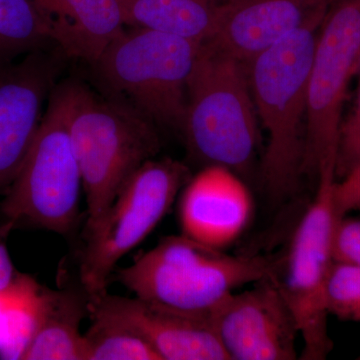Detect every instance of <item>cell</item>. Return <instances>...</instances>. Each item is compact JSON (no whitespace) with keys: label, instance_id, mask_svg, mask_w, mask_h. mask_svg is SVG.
Returning <instances> with one entry per match:
<instances>
[{"label":"cell","instance_id":"2","mask_svg":"<svg viewBox=\"0 0 360 360\" xmlns=\"http://www.w3.org/2000/svg\"><path fill=\"white\" fill-rule=\"evenodd\" d=\"M323 18L309 21L248 63L253 101L267 134L262 179L276 200L295 193L303 175L307 89Z\"/></svg>","mask_w":360,"mask_h":360},{"label":"cell","instance_id":"15","mask_svg":"<svg viewBox=\"0 0 360 360\" xmlns=\"http://www.w3.org/2000/svg\"><path fill=\"white\" fill-rule=\"evenodd\" d=\"M53 44L70 58L96 65L124 32L120 0H32Z\"/></svg>","mask_w":360,"mask_h":360},{"label":"cell","instance_id":"16","mask_svg":"<svg viewBox=\"0 0 360 360\" xmlns=\"http://www.w3.org/2000/svg\"><path fill=\"white\" fill-rule=\"evenodd\" d=\"M227 0H120L127 27L150 28L203 42Z\"/></svg>","mask_w":360,"mask_h":360},{"label":"cell","instance_id":"13","mask_svg":"<svg viewBox=\"0 0 360 360\" xmlns=\"http://www.w3.org/2000/svg\"><path fill=\"white\" fill-rule=\"evenodd\" d=\"M252 212V195L238 174L221 165H206L186 182L179 219L184 236L224 250L240 238Z\"/></svg>","mask_w":360,"mask_h":360},{"label":"cell","instance_id":"6","mask_svg":"<svg viewBox=\"0 0 360 360\" xmlns=\"http://www.w3.org/2000/svg\"><path fill=\"white\" fill-rule=\"evenodd\" d=\"M82 188L65 101L56 84L32 148L0 201V233L35 227L68 234L77 224Z\"/></svg>","mask_w":360,"mask_h":360},{"label":"cell","instance_id":"7","mask_svg":"<svg viewBox=\"0 0 360 360\" xmlns=\"http://www.w3.org/2000/svg\"><path fill=\"white\" fill-rule=\"evenodd\" d=\"M187 179L188 168L184 163L153 158L123 184L108 210L87 229L80 281L89 297L106 292L116 264L158 226Z\"/></svg>","mask_w":360,"mask_h":360},{"label":"cell","instance_id":"18","mask_svg":"<svg viewBox=\"0 0 360 360\" xmlns=\"http://www.w3.org/2000/svg\"><path fill=\"white\" fill-rule=\"evenodd\" d=\"M82 316L77 298L54 292L51 309L21 359L85 360L86 345L79 331Z\"/></svg>","mask_w":360,"mask_h":360},{"label":"cell","instance_id":"19","mask_svg":"<svg viewBox=\"0 0 360 360\" xmlns=\"http://www.w3.org/2000/svg\"><path fill=\"white\" fill-rule=\"evenodd\" d=\"M53 45L32 0H0V63Z\"/></svg>","mask_w":360,"mask_h":360},{"label":"cell","instance_id":"4","mask_svg":"<svg viewBox=\"0 0 360 360\" xmlns=\"http://www.w3.org/2000/svg\"><path fill=\"white\" fill-rule=\"evenodd\" d=\"M257 113L248 63L202 42L187 84L181 134L206 165L245 172L258 144Z\"/></svg>","mask_w":360,"mask_h":360},{"label":"cell","instance_id":"26","mask_svg":"<svg viewBox=\"0 0 360 360\" xmlns=\"http://www.w3.org/2000/svg\"><path fill=\"white\" fill-rule=\"evenodd\" d=\"M355 75H356V77H360V56L359 60H357L356 68H355Z\"/></svg>","mask_w":360,"mask_h":360},{"label":"cell","instance_id":"14","mask_svg":"<svg viewBox=\"0 0 360 360\" xmlns=\"http://www.w3.org/2000/svg\"><path fill=\"white\" fill-rule=\"evenodd\" d=\"M330 0H227L205 44L250 63L326 13Z\"/></svg>","mask_w":360,"mask_h":360},{"label":"cell","instance_id":"11","mask_svg":"<svg viewBox=\"0 0 360 360\" xmlns=\"http://www.w3.org/2000/svg\"><path fill=\"white\" fill-rule=\"evenodd\" d=\"M250 290L232 292L210 314L231 360H293L297 326L278 284L262 279Z\"/></svg>","mask_w":360,"mask_h":360},{"label":"cell","instance_id":"22","mask_svg":"<svg viewBox=\"0 0 360 360\" xmlns=\"http://www.w3.org/2000/svg\"><path fill=\"white\" fill-rule=\"evenodd\" d=\"M354 103L342 115L336 143L335 181L345 179L360 165V77Z\"/></svg>","mask_w":360,"mask_h":360},{"label":"cell","instance_id":"10","mask_svg":"<svg viewBox=\"0 0 360 360\" xmlns=\"http://www.w3.org/2000/svg\"><path fill=\"white\" fill-rule=\"evenodd\" d=\"M63 56L51 46L0 63V194L13 184L32 148Z\"/></svg>","mask_w":360,"mask_h":360},{"label":"cell","instance_id":"25","mask_svg":"<svg viewBox=\"0 0 360 360\" xmlns=\"http://www.w3.org/2000/svg\"><path fill=\"white\" fill-rule=\"evenodd\" d=\"M6 238L0 233V292L6 290L18 274L7 250Z\"/></svg>","mask_w":360,"mask_h":360},{"label":"cell","instance_id":"5","mask_svg":"<svg viewBox=\"0 0 360 360\" xmlns=\"http://www.w3.org/2000/svg\"><path fill=\"white\" fill-rule=\"evenodd\" d=\"M202 42L150 28L127 27L94 66L110 96L181 134L187 84Z\"/></svg>","mask_w":360,"mask_h":360},{"label":"cell","instance_id":"23","mask_svg":"<svg viewBox=\"0 0 360 360\" xmlns=\"http://www.w3.org/2000/svg\"><path fill=\"white\" fill-rule=\"evenodd\" d=\"M333 262L360 267V219L336 220L333 236Z\"/></svg>","mask_w":360,"mask_h":360},{"label":"cell","instance_id":"12","mask_svg":"<svg viewBox=\"0 0 360 360\" xmlns=\"http://www.w3.org/2000/svg\"><path fill=\"white\" fill-rule=\"evenodd\" d=\"M89 298L91 321L131 331L155 348L162 360H231L210 317L184 314L139 297L105 292Z\"/></svg>","mask_w":360,"mask_h":360},{"label":"cell","instance_id":"21","mask_svg":"<svg viewBox=\"0 0 360 360\" xmlns=\"http://www.w3.org/2000/svg\"><path fill=\"white\" fill-rule=\"evenodd\" d=\"M326 298L329 314L342 321H354L360 305V267L333 262Z\"/></svg>","mask_w":360,"mask_h":360},{"label":"cell","instance_id":"24","mask_svg":"<svg viewBox=\"0 0 360 360\" xmlns=\"http://www.w3.org/2000/svg\"><path fill=\"white\" fill-rule=\"evenodd\" d=\"M333 201L338 220L347 213L360 210V165L345 179L335 181Z\"/></svg>","mask_w":360,"mask_h":360},{"label":"cell","instance_id":"27","mask_svg":"<svg viewBox=\"0 0 360 360\" xmlns=\"http://www.w3.org/2000/svg\"><path fill=\"white\" fill-rule=\"evenodd\" d=\"M354 321H360V305L359 309L356 310V314L354 315Z\"/></svg>","mask_w":360,"mask_h":360},{"label":"cell","instance_id":"28","mask_svg":"<svg viewBox=\"0 0 360 360\" xmlns=\"http://www.w3.org/2000/svg\"><path fill=\"white\" fill-rule=\"evenodd\" d=\"M4 291H1L0 292V309H1L2 304H4Z\"/></svg>","mask_w":360,"mask_h":360},{"label":"cell","instance_id":"29","mask_svg":"<svg viewBox=\"0 0 360 360\" xmlns=\"http://www.w3.org/2000/svg\"><path fill=\"white\" fill-rule=\"evenodd\" d=\"M359 359H360V357H359Z\"/></svg>","mask_w":360,"mask_h":360},{"label":"cell","instance_id":"9","mask_svg":"<svg viewBox=\"0 0 360 360\" xmlns=\"http://www.w3.org/2000/svg\"><path fill=\"white\" fill-rule=\"evenodd\" d=\"M335 177L324 175L316 194L296 227L288 257L283 259L279 288L302 338L300 359H326L333 350L328 335L326 284L333 264V236L336 220Z\"/></svg>","mask_w":360,"mask_h":360},{"label":"cell","instance_id":"1","mask_svg":"<svg viewBox=\"0 0 360 360\" xmlns=\"http://www.w3.org/2000/svg\"><path fill=\"white\" fill-rule=\"evenodd\" d=\"M58 87L82 174L89 229L127 180L160 153V137L155 123L120 99L97 96L75 80Z\"/></svg>","mask_w":360,"mask_h":360},{"label":"cell","instance_id":"8","mask_svg":"<svg viewBox=\"0 0 360 360\" xmlns=\"http://www.w3.org/2000/svg\"><path fill=\"white\" fill-rule=\"evenodd\" d=\"M359 56L360 0H330L317 34L307 89L302 174L312 179L335 175L338 129Z\"/></svg>","mask_w":360,"mask_h":360},{"label":"cell","instance_id":"3","mask_svg":"<svg viewBox=\"0 0 360 360\" xmlns=\"http://www.w3.org/2000/svg\"><path fill=\"white\" fill-rule=\"evenodd\" d=\"M283 262L227 255L181 234L161 239L134 264L118 269L116 277L141 300L210 317L239 286L278 276Z\"/></svg>","mask_w":360,"mask_h":360},{"label":"cell","instance_id":"20","mask_svg":"<svg viewBox=\"0 0 360 360\" xmlns=\"http://www.w3.org/2000/svg\"><path fill=\"white\" fill-rule=\"evenodd\" d=\"M84 338L85 360H162L139 335L108 322L92 321Z\"/></svg>","mask_w":360,"mask_h":360},{"label":"cell","instance_id":"17","mask_svg":"<svg viewBox=\"0 0 360 360\" xmlns=\"http://www.w3.org/2000/svg\"><path fill=\"white\" fill-rule=\"evenodd\" d=\"M53 295L32 276L18 274L4 291L0 309V359H22L51 309Z\"/></svg>","mask_w":360,"mask_h":360}]
</instances>
